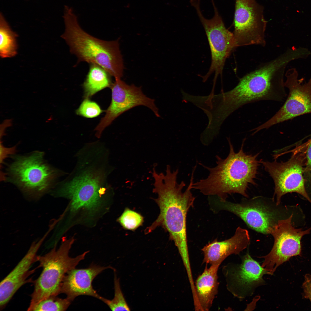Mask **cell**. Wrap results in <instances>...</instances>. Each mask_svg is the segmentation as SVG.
I'll return each mask as SVG.
<instances>
[{
    "instance_id": "cell-15",
    "label": "cell",
    "mask_w": 311,
    "mask_h": 311,
    "mask_svg": "<svg viewBox=\"0 0 311 311\" xmlns=\"http://www.w3.org/2000/svg\"><path fill=\"white\" fill-rule=\"evenodd\" d=\"M48 234L33 242L27 252L0 284V309L2 310L19 289L29 281L28 277L35 269L30 270L31 265L37 261V253Z\"/></svg>"
},
{
    "instance_id": "cell-23",
    "label": "cell",
    "mask_w": 311,
    "mask_h": 311,
    "mask_svg": "<svg viewBox=\"0 0 311 311\" xmlns=\"http://www.w3.org/2000/svg\"><path fill=\"white\" fill-rule=\"evenodd\" d=\"M114 296L112 300L102 297L100 300L106 304L112 311L130 310L121 290L119 279L117 277L114 271Z\"/></svg>"
},
{
    "instance_id": "cell-12",
    "label": "cell",
    "mask_w": 311,
    "mask_h": 311,
    "mask_svg": "<svg viewBox=\"0 0 311 311\" xmlns=\"http://www.w3.org/2000/svg\"><path fill=\"white\" fill-rule=\"evenodd\" d=\"M267 22L262 7L255 0H236L233 33L236 47L264 46Z\"/></svg>"
},
{
    "instance_id": "cell-20",
    "label": "cell",
    "mask_w": 311,
    "mask_h": 311,
    "mask_svg": "<svg viewBox=\"0 0 311 311\" xmlns=\"http://www.w3.org/2000/svg\"><path fill=\"white\" fill-rule=\"evenodd\" d=\"M111 76L100 65L90 64L89 70L83 84L85 98H88L105 88H111L113 84Z\"/></svg>"
},
{
    "instance_id": "cell-14",
    "label": "cell",
    "mask_w": 311,
    "mask_h": 311,
    "mask_svg": "<svg viewBox=\"0 0 311 311\" xmlns=\"http://www.w3.org/2000/svg\"><path fill=\"white\" fill-rule=\"evenodd\" d=\"M209 201L213 212L225 210L232 212L251 228L263 234H270L278 220L274 211L259 203H234L221 200L215 196L209 197Z\"/></svg>"
},
{
    "instance_id": "cell-13",
    "label": "cell",
    "mask_w": 311,
    "mask_h": 311,
    "mask_svg": "<svg viewBox=\"0 0 311 311\" xmlns=\"http://www.w3.org/2000/svg\"><path fill=\"white\" fill-rule=\"evenodd\" d=\"M111 88V102L105 115L95 128L97 137L99 138L104 129L117 117L137 106L147 107L151 109L157 117H160L154 100L145 95L141 87H137L133 84L128 85L121 79H116Z\"/></svg>"
},
{
    "instance_id": "cell-22",
    "label": "cell",
    "mask_w": 311,
    "mask_h": 311,
    "mask_svg": "<svg viewBox=\"0 0 311 311\" xmlns=\"http://www.w3.org/2000/svg\"><path fill=\"white\" fill-rule=\"evenodd\" d=\"M57 296H51L36 304L30 305L27 310L37 311L66 310L71 301L67 297L62 299Z\"/></svg>"
},
{
    "instance_id": "cell-17",
    "label": "cell",
    "mask_w": 311,
    "mask_h": 311,
    "mask_svg": "<svg viewBox=\"0 0 311 311\" xmlns=\"http://www.w3.org/2000/svg\"><path fill=\"white\" fill-rule=\"evenodd\" d=\"M250 242L248 230L239 227L231 238L221 241L216 239L204 246L202 249L204 255L203 263L219 266L227 257L239 254L246 248Z\"/></svg>"
},
{
    "instance_id": "cell-7",
    "label": "cell",
    "mask_w": 311,
    "mask_h": 311,
    "mask_svg": "<svg viewBox=\"0 0 311 311\" xmlns=\"http://www.w3.org/2000/svg\"><path fill=\"white\" fill-rule=\"evenodd\" d=\"M42 153L18 157L9 169L12 182L28 198L37 200L51 188L56 171L44 163Z\"/></svg>"
},
{
    "instance_id": "cell-6",
    "label": "cell",
    "mask_w": 311,
    "mask_h": 311,
    "mask_svg": "<svg viewBox=\"0 0 311 311\" xmlns=\"http://www.w3.org/2000/svg\"><path fill=\"white\" fill-rule=\"evenodd\" d=\"M80 166L79 172L52 194L70 199L72 211L85 210L92 214L101 206L108 191L107 172L102 167L97 168L92 165L83 168Z\"/></svg>"
},
{
    "instance_id": "cell-3",
    "label": "cell",
    "mask_w": 311,
    "mask_h": 311,
    "mask_svg": "<svg viewBox=\"0 0 311 311\" xmlns=\"http://www.w3.org/2000/svg\"><path fill=\"white\" fill-rule=\"evenodd\" d=\"M229 153L225 159L217 156L216 165L206 166L199 163L209 172L207 177L201 179L192 185V189L198 190L208 196H216L226 200L227 195L238 193L248 197L246 190L249 184H255L259 161V153L252 155L246 154L243 150L244 143L238 152L234 151L230 139Z\"/></svg>"
},
{
    "instance_id": "cell-26",
    "label": "cell",
    "mask_w": 311,
    "mask_h": 311,
    "mask_svg": "<svg viewBox=\"0 0 311 311\" xmlns=\"http://www.w3.org/2000/svg\"><path fill=\"white\" fill-rule=\"evenodd\" d=\"M306 143L304 177L306 188V187H311V138Z\"/></svg>"
},
{
    "instance_id": "cell-18",
    "label": "cell",
    "mask_w": 311,
    "mask_h": 311,
    "mask_svg": "<svg viewBox=\"0 0 311 311\" xmlns=\"http://www.w3.org/2000/svg\"><path fill=\"white\" fill-rule=\"evenodd\" d=\"M226 274L228 288L244 292L256 287L263 282V276L269 274V272L246 254L242 259L241 264L231 272Z\"/></svg>"
},
{
    "instance_id": "cell-21",
    "label": "cell",
    "mask_w": 311,
    "mask_h": 311,
    "mask_svg": "<svg viewBox=\"0 0 311 311\" xmlns=\"http://www.w3.org/2000/svg\"><path fill=\"white\" fill-rule=\"evenodd\" d=\"M17 34L11 29L3 14L0 15V55L1 58H11L17 53Z\"/></svg>"
},
{
    "instance_id": "cell-11",
    "label": "cell",
    "mask_w": 311,
    "mask_h": 311,
    "mask_svg": "<svg viewBox=\"0 0 311 311\" xmlns=\"http://www.w3.org/2000/svg\"><path fill=\"white\" fill-rule=\"evenodd\" d=\"M285 75L284 85L288 89L289 94L285 103L269 120L252 130L254 134L298 116L311 113V77L303 84L304 78L298 79L295 68L288 69Z\"/></svg>"
},
{
    "instance_id": "cell-1",
    "label": "cell",
    "mask_w": 311,
    "mask_h": 311,
    "mask_svg": "<svg viewBox=\"0 0 311 311\" xmlns=\"http://www.w3.org/2000/svg\"><path fill=\"white\" fill-rule=\"evenodd\" d=\"M178 169L172 171L166 167V172L154 171L153 191L157 194L156 201L160 209L158 218L147 230L149 233L158 226H163L169 233L174 242L181 259L189 258L188 247L186 218L190 208L194 206L195 199L191 190L194 183V173H192L190 183L185 190V183L177 182Z\"/></svg>"
},
{
    "instance_id": "cell-8",
    "label": "cell",
    "mask_w": 311,
    "mask_h": 311,
    "mask_svg": "<svg viewBox=\"0 0 311 311\" xmlns=\"http://www.w3.org/2000/svg\"><path fill=\"white\" fill-rule=\"evenodd\" d=\"M305 146L298 147L287 161H259L273 179L275 189L273 199L279 205L281 198L288 193L298 194L311 203L306 191L304 177L306 162Z\"/></svg>"
},
{
    "instance_id": "cell-5",
    "label": "cell",
    "mask_w": 311,
    "mask_h": 311,
    "mask_svg": "<svg viewBox=\"0 0 311 311\" xmlns=\"http://www.w3.org/2000/svg\"><path fill=\"white\" fill-rule=\"evenodd\" d=\"M74 240L62 242L59 248L56 244L50 251L42 256H38V268L43 270L34 282V289L31 295L30 305L36 304L49 297L58 296L60 293L63 279L68 272L75 268L85 258L88 251L75 257L69 255Z\"/></svg>"
},
{
    "instance_id": "cell-4",
    "label": "cell",
    "mask_w": 311,
    "mask_h": 311,
    "mask_svg": "<svg viewBox=\"0 0 311 311\" xmlns=\"http://www.w3.org/2000/svg\"><path fill=\"white\" fill-rule=\"evenodd\" d=\"M63 18L65 31L61 37L75 55L78 62L95 63L104 68L115 79L123 76L124 66L120 48L119 39L105 41L84 31L71 7L65 5Z\"/></svg>"
},
{
    "instance_id": "cell-24",
    "label": "cell",
    "mask_w": 311,
    "mask_h": 311,
    "mask_svg": "<svg viewBox=\"0 0 311 311\" xmlns=\"http://www.w3.org/2000/svg\"><path fill=\"white\" fill-rule=\"evenodd\" d=\"M118 220L125 229L134 230L142 225L143 218L139 213L127 208Z\"/></svg>"
},
{
    "instance_id": "cell-9",
    "label": "cell",
    "mask_w": 311,
    "mask_h": 311,
    "mask_svg": "<svg viewBox=\"0 0 311 311\" xmlns=\"http://www.w3.org/2000/svg\"><path fill=\"white\" fill-rule=\"evenodd\" d=\"M211 1L214 15L209 19L205 18L201 12L200 0H190V2L196 9L204 29L211 53V65L207 73L202 77L203 81L205 82L214 73V87L218 76L222 74L226 59L236 47L233 33L226 28L214 0Z\"/></svg>"
},
{
    "instance_id": "cell-27",
    "label": "cell",
    "mask_w": 311,
    "mask_h": 311,
    "mask_svg": "<svg viewBox=\"0 0 311 311\" xmlns=\"http://www.w3.org/2000/svg\"><path fill=\"white\" fill-rule=\"evenodd\" d=\"M302 286L305 298L309 299L311 302V275H306Z\"/></svg>"
},
{
    "instance_id": "cell-10",
    "label": "cell",
    "mask_w": 311,
    "mask_h": 311,
    "mask_svg": "<svg viewBox=\"0 0 311 311\" xmlns=\"http://www.w3.org/2000/svg\"><path fill=\"white\" fill-rule=\"evenodd\" d=\"M293 216L278 220L271 232L274 245L270 252L262 257L264 260L261 266L269 274H273L279 266L291 257L301 255V239L311 230V227L305 230L295 228L291 223Z\"/></svg>"
},
{
    "instance_id": "cell-25",
    "label": "cell",
    "mask_w": 311,
    "mask_h": 311,
    "mask_svg": "<svg viewBox=\"0 0 311 311\" xmlns=\"http://www.w3.org/2000/svg\"><path fill=\"white\" fill-rule=\"evenodd\" d=\"M103 112L100 106L95 102L86 98L76 111V114L88 118L96 117Z\"/></svg>"
},
{
    "instance_id": "cell-2",
    "label": "cell",
    "mask_w": 311,
    "mask_h": 311,
    "mask_svg": "<svg viewBox=\"0 0 311 311\" xmlns=\"http://www.w3.org/2000/svg\"><path fill=\"white\" fill-rule=\"evenodd\" d=\"M285 68L284 60L278 57L244 76L231 90L214 95L216 112L225 120L234 111L248 103L262 100L284 101L287 95L284 81Z\"/></svg>"
},
{
    "instance_id": "cell-19",
    "label": "cell",
    "mask_w": 311,
    "mask_h": 311,
    "mask_svg": "<svg viewBox=\"0 0 311 311\" xmlns=\"http://www.w3.org/2000/svg\"><path fill=\"white\" fill-rule=\"evenodd\" d=\"M219 266H206L203 272L197 278L195 285V296L193 299L195 310H209L217 294L219 283L217 271Z\"/></svg>"
},
{
    "instance_id": "cell-16",
    "label": "cell",
    "mask_w": 311,
    "mask_h": 311,
    "mask_svg": "<svg viewBox=\"0 0 311 311\" xmlns=\"http://www.w3.org/2000/svg\"><path fill=\"white\" fill-rule=\"evenodd\" d=\"M114 269L110 266H101L92 265L89 267L80 269L74 268L66 275L62 282L60 293L67 295L71 301L81 295L92 296L100 299V296L94 289L92 282L94 278L103 270Z\"/></svg>"
}]
</instances>
